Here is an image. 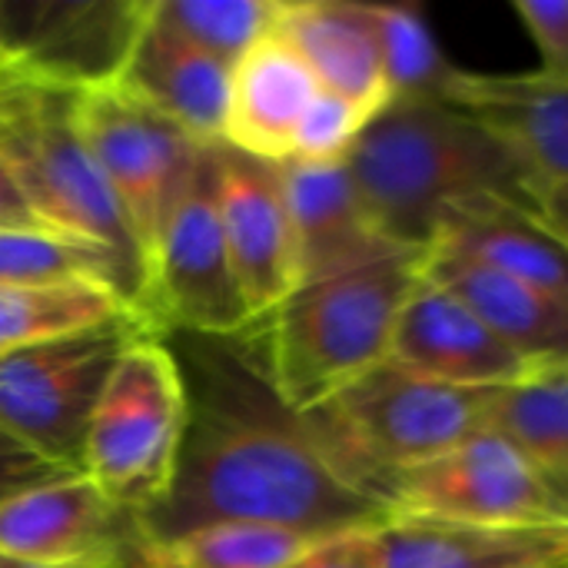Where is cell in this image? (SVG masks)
<instances>
[{
  "instance_id": "6da1fadb",
  "label": "cell",
  "mask_w": 568,
  "mask_h": 568,
  "mask_svg": "<svg viewBox=\"0 0 568 568\" xmlns=\"http://www.w3.org/2000/svg\"><path fill=\"white\" fill-rule=\"evenodd\" d=\"M176 359L190 419L176 483L146 516L153 542L213 523H260L323 539L389 519L316 426L273 393L240 336H180Z\"/></svg>"
},
{
  "instance_id": "7a4b0ae2",
  "label": "cell",
  "mask_w": 568,
  "mask_h": 568,
  "mask_svg": "<svg viewBox=\"0 0 568 568\" xmlns=\"http://www.w3.org/2000/svg\"><path fill=\"white\" fill-rule=\"evenodd\" d=\"M343 166L383 240L419 253L453 206L476 196L532 206L539 190L486 123L446 100H389L363 126Z\"/></svg>"
},
{
  "instance_id": "3957f363",
  "label": "cell",
  "mask_w": 568,
  "mask_h": 568,
  "mask_svg": "<svg viewBox=\"0 0 568 568\" xmlns=\"http://www.w3.org/2000/svg\"><path fill=\"white\" fill-rule=\"evenodd\" d=\"M419 273L423 253L403 250L359 270L303 283L240 339L293 413H316L389 359L399 310Z\"/></svg>"
},
{
  "instance_id": "277c9868",
  "label": "cell",
  "mask_w": 568,
  "mask_h": 568,
  "mask_svg": "<svg viewBox=\"0 0 568 568\" xmlns=\"http://www.w3.org/2000/svg\"><path fill=\"white\" fill-rule=\"evenodd\" d=\"M73 93L20 73L0 77V156L47 230L83 240L116 260L143 316L146 263L106 176L77 130Z\"/></svg>"
},
{
  "instance_id": "5b68a950",
  "label": "cell",
  "mask_w": 568,
  "mask_h": 568,
  "mask_svg": "<svg viewBox=\"0 0 568 568\" xmlns=\"http://www.w3.org/2000/svg\"><path fill=\"white\" fill-rule=\"evenodd\" d=\"M499 393L446 386L386 359L326 406L306 413V419L333 456L386 506V479L489 433Z\"/></svg>"
},
{
  "instance_id": "8992f818",
  "label": "cell",
  "mask_w": 568,
  "mask_h": 568,
  "mask_svg": "<svg viewBox=\"0 0 568 568\" xmlns=\"http://www.w3.org/2000/svg\"><path fill=\"white\" fill-rule=\"evenodd\" d=\"M190 399L166 333L140 326L120 349L83 443V476L143 519L176 483Z\"/></svg>"
},
{
  "instance_id": "52a82bcc",
  "label": "cell",
  "mask_w": 568,
  "mask_h": 568,
  "mask_svg": "<svg viewBox=\"0 0 568 568\" xmlns=\"http://www.w3.org/2000/svg\"><path fill=\"white\" fill-rule=\"evenodd\" d=\"M140 316L0 356V433L53 473H83L100 389ZM156 329V326H153Z\"/></svg>"
},
{
  "instance_id": "ba28073f",
  "label": "cell",
  "mask_w": 568,
  "mask_h": 568,
  "mask_svg": "<svg viewBox=\"0 0 568 568\" xmlns=\"http://www.w3.org/2000/svg\"><path fill=\"white\" fill-rule=\"evenodd\" d=\"M73 120L126 216L150 276L160 233L210 146L123 93L116 83L77 90Z\"/></svg>"
},
{
  "instance_id": "9c48e42d",
  "label": "cell",
  "mask_w": 568,
  "mask_h": 568,
  "mask_svg": "<svg viewBox=\"0 0 568 568\" xmlns=\"http://www.w3.org/2000/svg\"><path fill=\"white\" fill-rule=\"evenodd\" d=\"M143 316L160 333L180 336L233 339L253 326L226 250L216 146L206 150L193 183L160 233L150 260Z\"/></svg>"
},
{
  "instance_id": "30bf717a",
  "label": "cell",
  "mask_w": 568,
  "mask_h": 568,
  "mask_svg": "<svg viewBox=\"0 0 568 568\" xmlns=\"http://www.w3.org/2000/svg\"><path fill=\"white\" fill-rule=\"evenodd\" d=\"M389 516H426L473 526L568 529V503L556 483L499 433L396 473L383 486Z\"/></svg>"
},
{
  "instance_id": "8fae6325",
  "label": "cell",
  "mask_w": 568,
  "mask_h": 568,
  "mask_svg": "<svg viewBox=\"0 0 568 568\" xmlns=\"http://www.w3.org/2000/svg\"><path fill=\"white\" fill-rule=\"evenodd\" d=\"M146 519L90 476H47L0 496V559L30 568H146Z\"/></svg>"
},
{
  "instance_id": "7c38bea8",
  "label": "cell",
  "mask_w": 568,
  "mask_h": 568,
  "mask_svg": "<svg viewBox=\"0 0 568 568\" xmlns=\"http://www.w3.org/2000/svg\"><path fill=\"white\" fill-rule=\"evenodd\" d=\"M146 13V0H0L10 73L83 90L110 83Z\"/></svg>"
},
{
  "instance_id": "4fadbf2b",
  "label": "cell",
  "mask_w": 568,
  "mask_h": 568,
  "mask_svg": "<svg viewBox=\"0 0 568 568\" xmlns=\"http://www.w3.org/2000/svg\"><path fill=\"white\" fill-rule=\"evenodd\" d=\"M220 216L230 263L253 323L300 290L296 233L280 163L216 143Z\"/></svg>"
},
{
  "instance_id": "5bb4252c",
  "label": "cell",
  "mask_w": 568,
  "mask_h": 568,
  "mask_svg": "<svg viewBox=\"0 0 568 568\" xmlns=\"http://www.w3.org/2000/svg\"><path fill=\"white\" fill-rule=\"evenodd\" d=\"M389 359L426 379L459 389H516L536 383L526 366L463 300L419 273L416 290L399 310Z\"/></svg>"
},
{
  "instance_id": "9a60e30c",
  "label": "cell",
  "mask_w": 568,
  "mask_h": 568,
  "mask_svg": "<svg viewBox=\"0 0 568 568\" xmlns=\"http://www.w3.org/2000/svg\"><path fill=\"white\" fill-rule=\"evenodd\" d=\"M110 83H116L123 93L146 103L160 116L173 120L193 140L206 146L223 143L230 67L166 27L153 13L150 0L143 23L120 63V73Z\"/></svg>"
},
{
  "instance_id": "2e32d148",
  "label": "cell",
  "mask_w": 568,
  "mask_h": 568,
  "mask_svg": "<svg viewBox=\"0 0 568 568\" xmlns=\"http://www.w3.org/2000/svg\"><path fill=\"white\" fill-rule=\"evenodd\" d=\"M446 103L486 123L539 186L568 183V77L542 70L476 73L459 67Z\"/></svg>"
},
{
  "instance_id": "e0dca14e",
  "label": "cell",
  "mask_w": 568,
  "mask_h": 568,
  "mask_svg": "<svg viewBox=\"0 0 568 568\" xmlns=\"http://www.w3.org/2000/svg\"><path fill=\"white\" fill-rule=\"evenodd\" d=\"M423 276L463 300L539 379L568 373V296L449 253H423Z\"/></svg>"
},
{
  "instance_id": "ac0fdd59",
  "label": "cell",
  "mask_w": 568,
  "mask_h": 568,
  "mask_svg": "<svg viewBox=\"0 0 568 568\" xmlns=\"http://www.w3.org/2000/svg\"><path fill=\"white\" fill-rule=\"evenodd\" d=\"M280 170L296 233L300 286L403 253L373 226L343 163L290 160Z\"/></svg>"
},
{
  "instance_id": "d6986e66",
  "label": "cell",
  "mask_w": 568,
  "mask_h": 568,
  "mask_svg": "<svg viewBox=\"0 0 568 568\" xmlns=\"http://www.w3.org/2000/svg\"><path fill=\"white\" fill-rule=\"evenodd\" d=\"M320 90L306 60L273 27L230 70L223 143L266 163H286L296 130Z\"/></svg>"
},
{
  "instance_id": "ffe728a7",
  "label": "cell",
  "mask_w": 568,
  "mask_h": 568,
  "mask_svg": "<svg viewBox=\"0 0 568 568\" xmlns=\"http://www.w3.org/2000/svg\"><path fill=\"white\" fill-rule=\"evenodd\" d=\"M276 30L306 60L323 90L376 116L389 103L376 7L356 0H283Z\"/></svg>"
},
{
  "instance_id": "44dd1931",
  "label": "cell",
  "mask_w": 568,
  "mask_h": 568,
  "mask_svg": "<svg viewBox=\"0 0 568 568\" xmlns=\"http://www.w3.org/2000/svg\"><path fill=\"white\" fill-rule=\"evenodd\" d=\"M426 253H449L568 296V243L559 240L526 203L476 196L453 206Z\"/></svg>"
},
{
  "instance_id": "7402d4cb",
  "label": "cell",
  "mask_w": 568,
  "mask_h": 568,
  "mask_svg": "<svg viewBox=\"0 0 568 568\" xmlns=\"http://www.w3.org/2000/svg\"><path fill=\"white\" fill-rule=\"evenodd\" d=\"M383 568H568V529L473 526L393 513L376 529Z\"/></svg>"
},
{
  "instance_id": "603a6c76",
  "label": "cell",
  "mask_w": 568,
  "mask_h": 568,
  "mask_svg": "<svg viewBox=\"0 0 568 568\" xmlns=\"http://www.w3.org/2000/svg\"><path fill=\"white\" fill-rule=\"evenodd\" d=\"M130 316L140 313L116 290L100 283L0 286V356L113 326Z\"/></svg>"
},
{
  "instance_id": "cb8c5ba5",
  "label": "cell",
  "mask_w": 568,
  "mask_h": 568,
  "mask_svg": "<svg viewBox=\"0 0 568 568\" xmlns=\"http://www.w3.org/2000/svg\"><path fill=\"white\" fill-rule=\"evenodd\" d=\"M313 542H320V536L280 526L213 523L156 539L146 552V568H286Z\"/></svg>"
},
{
  "instance_id": "d4e9b609",
  "label": "cell",
  "mask_w": 568,
  "mask_h": 568,
  "mask_svg": "<svg viewBox=\"0 0 568 568\" xmlns=\"http://www.w3.org/2000/svg\"><path fill=\"white\" fill-rule=\"evenodd\" d=\"M60 283L110 286L136 310L126 276L120 273L110 253L57 230L0 233V286H60Z\"/></svg>"
},
{
  "instance_id": "484cf974",
  "label": "cell",
  "mask_w": 568,
  "mask_h": 568,
  "mask_svg": "<svg viewBox=\"0 0 568 568\" xmlns=\"http://www.w3.org/2000/svg\"><path fill=\"white\" fill-rule=\"evenodd\" d=\"M489 429L519 446L568 503V373L503 389Z\"/></svg>"
},
{
  "instance_id": "4316f807",
  "label": "cell",
  "mask_w": 568,
  "mask_h": 568,
  "mask_svg": "<svg viewBox=\"0 0 568 568\" xmlns=\"http://www.w3.org/2000/svg\"><path fill=\"white\" fill-rule=\"evenodd\" d=\"M373 7L389 100H446V90L459 67L436 43L423 10L413 3Z\"/></svg>"
},
{
  "instance_id": "83f0119b",
  "label": "cell",
  "mask_w": 568,
  "mask_h": 568,
  "mask_svg": "<svg viewBox=\"0 0 568 568\" xmlns=\"http://www.w3.org/2000/svg\"><path fill=\"white\" fill-rule=\"evenodd\" d=\"M280 3L283 0H150L166 27L230 70L276 27Z\"/></svg>"
},
{
  "instance_id": "f1b7e54d",
  "label": "cell",
  "mask_w": 568,
  "mask_h": 568,
  "mask_svg": "<svg viewBox=\"0 0 568 568\" xmlns=\"http://www.w3.org/2000/svg\"><path fill=\"white\" fill-rule=\"evenodd\" d=\"M369 120L373 116L366 110H359L356 103H349V100H343V97H336L329 90H320V97L310 103V110H306V116H303V123L296 130V143H293L290 160H300V163H343Z\"/></svg>"
},
{
  "instance_id": "f546056e",
  "label": "cell",
  "mask_w": 568,
  "mask_h": 568,
  "mask_svg": "<svg viewBox=\"0 0 568 568\" xmlns=\"http://www.w3.org/2000/svg\"><path fill=\"white\" fill-rule=\"evenodd\" d=\"M513 13L539 50V70L568 77V0H516Z\"/></svg>"
},
{
  "instance_id": "4dcf8cb0",
  "label": "cell",
  "mask_w": 568,
  "mask_h": 568,
  "mask_svg": "<svg viewBox=\"0 0 568 568\" xmlns=\"http://www.w3.org/2000/svg\"><path fill=\"white\" fill-rule=\"evenodd\" d=\"M286 568H383L376 529L336 532L313 542L293 566Z\"/></svg>"
},
{
  "instance_id": "1f68e13d",
  "label": "cell",
  "mask_w": 568,
  "mask_h": 568,
  "mask_svg": "<svg viewBox=\"0 0 568 568\" xmlns=\"http://www.w3.org/2000/svg\"><path fill=\"white\" fill-rule=\"evenodd\" d=\"M7 230H47V226L37 220L13 170L0 156V233H7Z\"/></svg>"
},
{
  "instance_id": "d6a6232c",
  "label": "cell",
  "mask_w": 568,
  "mask_h": 568,
  "mask_svg": "<svg viewBox=\"0 0 568 568\" xmlns=\"http://www.w3.org/2000/svg\"><path fill=\"white\" fill-rule=\"evenodd\" d=\"M532 213L568 243V183H556V186H539L532 196Z\"/></svg>"
},
{
  "instance_id": "836d02e7",
  "label": "cell",
  "mask_w": 568,
  "mask_h": 568,
  "mask_svg": "<svg viewBox=\"0 0 568 568\" xmlns=\"http://www.w3.org/2000/svg\"><path fill=\"white\" fill-rule=\"evenodd\" d=\"M47 476H63V473H53L50 466L37 463V459H27V463H0V496L20 489V486H30L37 479H47Z\"/></svg>"
},
{
  "instance_id": "e575fe53",
  "label": "cell",
  "mask_w": 568,
  "mask_h": 568,
  "mask_svg": "<svg viewBox=\"0 0 568 568\" xmlns=\"http://www.w3.org/2000/svg\"><path fill=\"white\" fill-rule=\"evenodd\" d=\"M27 459H33V456L0 433V463H27ZM37 463H40V459H37Z\"/></svg>"
},
{
  "instance_id": "d590c367",
  "label": "cell",
  "mask_w": 568,
  "mask_h": 568,
  "mask_svg": "<svg viewBox=\"0 0 568 568\" xmlns=\"http://www.w3.org/2000/svg\"><path fill=\"white\" fill-rule=\"evenodd\" d=\"M3 73H10V67H7V57H3V47H0V77Z\"/></svg>"
},
{
  "instance_id": "8d00e7d4",
  "label": "cell",
  "mask_w": 568,
  "mask_h": 568,
  "mask_svg": "<svg viewBox=\"0 0 568 568\" xmlns=\"http://www.w3.org/2000/svg\"><path fill=\"white\" fill-rule=\"evenodd\" d=\"M3 568H30V566H10V562H3Z\"/></svg>"
},
{
  "instance_id": "74e56055",
  "label": "cell",
  "mask_w": 568,
  "mask_h": 568,
  "mask_svg": "<svg viewBox=\"0 0 568 568\" xmlns=\"http://www.w3.org/2000/svg\"><path fill=\"white\" fill-rule=\"evenodd\" d=\"M0 568H3V559H0Z\"/></svg>"
},
{
  "instance_id": "f35d334b",
  "label": "cell",
  "mask_w": 568,
  "mask_h": 568,
  "mask_svg": "<svg viewBox=\"0 0 568 568\" xmlns=\"http://www.w3.org/2000/svg\"><path fill=\"white\" fill-rule=\"evenodd\" d=\"M3 77H7V73H3Z\"/></svg>"
}]
</instances>
